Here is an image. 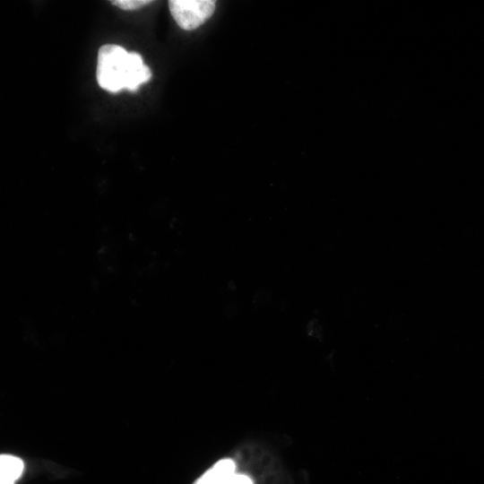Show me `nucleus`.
<instances>
[{
    "label": "nucleus",
    "mask_w": 484,
    "mask_h": 484,
    "mask_svg": "<svg viewBox=\"0 0 484 484\" xmlns=\"http://www.w3.org/2000/svg\"><path fill=\"white\" fill-rule=\"evenodd\" d=\"M96 74L99 85L112 93L123 89L135 91L151 77L150 68L138 53L127 52L114 44L104 45L99 49Z\"/></svg>",
    "instance_id": "f257e3e1"
},
{
    "label": "nucleus",
    "mask_w": 484,
    "mask_h": 484,
    "mask_svg": "<svg viewBox=\"0 0 484 484\" xmlns=\"http://www.w3.org/2000/svg\"><path fill=\"white\" fill-rule=\"evenodd\" d=\"M170 13L180 28L192 30L205 22L214 13L215 1L170 0Z\"/></svg>",
    "instance_id": "f03ea898"
},
{
    "label": "nucleus",
    "mask_w": 484,
    "mask_h": 484,
    "mask_svg": "<svg viewBox=\"0 0 484 484\" xmlns=\"http://www.w3.org/2000/svg\"><path fill=\"white\" fill-rule=\"evenodd\" d=\"M231 459H222L207 471L195 484H253L250 478L237 474Z\"/></svg>",
    "instance_id": "7ed1b4c3"
},
{
    "label": "nucleus",
    "mask_w": 484,
    "mask_h": 484,
    "mask_svg": "<svg viewBox=\"0 0 484 484\" xmlns=\"http://www.w3.org/2000/svg\"><path fill=\"white\" fill-rule=\"evenodd\" d=\"M24 468L22 459L10 455L0 456V484H14Z\"/></svg>",
    "instance_id": "20e7f679"
},
{
    "label": "nucleus",
    "mask_w": 484,
    "mask_h": 484,
    "mask_svg": "<svg viewBox=\"0 0 484 484\" xmlns=\"http://www.w3.org/2000/svg\"><path fill=\"white\" fill-rule=\"evenodd\" d=\"M151 2L149 0H114L111 1V4L123 10H136Z\"/></svg>",
    "instance_id": "39448f33"
}]
</instances>
